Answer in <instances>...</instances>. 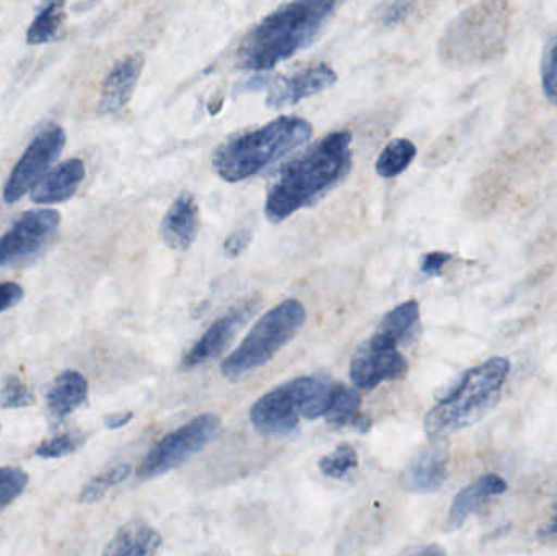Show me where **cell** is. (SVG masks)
Listing matches in <instances>:
<instances>
[{
  "mask_svg": "<svg viewBox=\"0 0 557 556\" xmlns=\"http://www.w3.org/2000/svg\"><path fill=\"white\" fill-rule=\"evenodd\" d=\"M352 134L336 131L285 163L271 186L267 215L282 222L339 185L352 166Z\"/></svg>",
  "mask_w": 557,
  "mask_h": 556,
  "instance_id": "6da1fadb",
  "label": "cell"
},
{
  "mask_svg": "<svg viewBox=\"0 0 557 556\" xmlns=\"http://www.w3.org/2000/svg\"><path fill=\"white\" fill-rule=\"evenodd\" d=\"M344 0H290L264 16L242 39L237 65L263 72L294 58L318 38Z\"/></svg>",
  "mask_w": 557,
  "mask_h": 556,
  "instance_id": "7a4b0ae2",
  "label": "cell"
},
{
  "mask_svg": "<svg viewBox=\"0 0 557 556\" xmlns=\"http://www.w3.org/2000/svg\"><path fill=\"white\" fill-rule=\"evenodd\" d=\"M311 136L313 126L304 118L281 116L257 129L228 137L215 150L212 165L225 182H242L307 144Z\"/></svg>",
  "mask_w": 557,
  "mask_h": 556,
  "instance_id": "3957f363",
  "label": "cell"
},
{
  "mask_svg": "<svg viewBox=\"0 0 557 556\" xmlns=\"http://www.w3.org/2000/svg\"><path fill=\"white\" fill-rule=\"evenodd\" d=\"M509 371L506 358L490 359L468 371L460 384L429 411L424 423L428 436L445 440L486 417L499 400Z\"/></svg>",
  "mask_w": 557,
  "mask_h": 556,
  "instance_id": "277c9868",
  "label": "cell"
},
{
  "mask_svg": "<svg viewBox=\"0 0 557 556\" xmlns=\"http://www.w3.org/2000/svg\"><path fill=\"white\" fill-rule=\"evenodd\" d=\"M509 5L506 0H481L451 22L441 39V58L451 65L494 61L506 49Z\"/></svg>",
  "mask_w": 557,
  "mask_h": 556,
  "instance_id": "5b68a950",
  "label": "cell"
},
{
  "mask_svg": "<svg viewBox=\"0 0 557 556\" xmlns=\"http://www.w3.org/2000/svg\"><path fill=\"white\" fill-rule=\"evenodd\" d=\"M333 384L317 378H298L268 392L251 408V423L263 436H285L305 420L324 417Z\"/></svg>",
  "mask_w": 557,
  "mask_h": 556,
  "instance_id": "8992f818",
  "label": "cell"
},
{
  "mask_svg": "<svg viewBox=\"0 0 557 556\" xmlns=\"http://www.w3.org/2000/svg\"><path fill=\"white\" fill-rule=\"evenodd\" d=\"M305 307L287 299L271 309L245 336L237 349L222 362L225 378L237 381L247 372L268 365L297 335L305 323Z\"/></svg>",
  "mask_w": 557,
  "mask_h": 556,
  "instance_id": "52a82bcc",
  "label": "cell"
},
{
  "mask_svg": "<svg viewBox=\"0 0 557 556\" xmlns=\"http://www.w3.org/2000/svg\"><path fill=\"white\" fill-rule=\"evenodd\" d=\"M221 431V420L215 415H199L180 430L163 437L144 457L139 467V477L144 480L156 479L170 470L182 466L195 454L201 453Z\"/></svg>",
  "mask_w": 557,
  "mask_h": 556,
  "instance_id": "ba28073f",
  "label": "cell"
},
{
  "mask_svg": "<svg viewBox=\"0 0 557 556\" xmlns=\"http://www.w3.org/2000/svg\"><path fill=\"white\" fill-rule=\"evenodd\" d=\"M398 339L376 329L372 338L356 349L350 362V381L357 388L373 391L383 382L403 379L408 372V361L398 351Z\"/></svg>",
  "mask_w": 557,
  "mask_h": 556,
  "instance_id": "9c48e42d",
  "label": "cell"
},
{
  "mask_svg": "<svg viewBox=\"0 0 557 556\" xmlns=\"http://www.w3.org/2000/svg\"><path fill=\"white\" fill-rule=\"evenodd\" d=\"M65 146V133L59 124H49L29 144L22 159L13 166L5 188L3 199L9 205L22 199L33 186L46 175L49 166L55 162Z\"/></svg>",
  "mask_w": 557,
  "mask_h": 556,
  "instance_id": "30bf717a",
  "label": "cell"
},
{
  "mask_svg": "<svg viewBox=\"0 0 557 556\" xmlns=\"http://www.w3.org/2000/svg\"><path fill=\"white\" fill-rule=\"evenodd\" d=\"M61 224V214L54 209H35L25 212L7 234L0 237V267L23 263L41 254Z\"/></svg>",
  "mask_w": 557,
  "mask_h": 556,
  "instance_id": "8fae6325",
  "label": "cell"
},
{
  "mask_svg": "<svg viewBox=\"0 0 557 556\" xmlns=\"http://www.w3.org/2000/svg\"><path fill=\"white\" fill-rule=\"evenodd\" d=\"M337 75L330 65L320 64L307 71L297 72L288 77H273L270 87H268L267 103L271 108H285L297 104L304 98L313 97L321 94L336 84Z\"/></svg>",
  "mask_w": 557,
  "mask_h": 556,
  "instance_id": "7c38bea8",
  "label": "cell"
},
{
  "mask_svg": "<svg viewBox=\"0 0 557 556\" xmlns=\"http://www.w3.org/2000/svg\"><path fill=\"white\" fill-rule=\"evenodd\" d=\"M258 300H248L237 309L221 317L201 339L196 343L195 348L183 359V369H195L211 359L218 358L224 349L231 345L232 339L237 335L238 330L247 323L257 310Z\"/></svg>",
  "mask_w": 557,
  "mask_h": 556,
  "instance_id": "4fadbf2b",
  "label": "cell"
},
{
  "mask_svg": "<svg viewBox=\"0 0 557 556\" xmlns=\"http://www.w3.org/2000/svg\"><path fill=\"white\" fill-rule=\"evenodd\" d=\"M144 65H146V58L140 52L126 55L113 65L101 87L98 113L116 114L129 103L137 82L143 75Z\"/></svg>",
  "mask_w": 557,
  "mask_h": 556,
  "instance_id": "5bb4252c",
  "label": "cell"
},
{
  "mask_svg": "<svg viewBox=\"0 0 557 556\" xmlns=\"http://www.w3.org/2000/svg\"><path fill=\"white\" fill-rule=\"evenodd\" d=\"M199 231V206L191 193H182L162 221V237L170 248L186 251Z\"/></svg>",
  "mask_w": 557,
  "mask_h": 556,
  "instance_id": "9a60e30c",
  "label": "cell"
},
{
  "mask_svg": "<svg viewBox=\"0 0 557 556\" xmlns=\"http://www.w3.org/2000/svg\"><path fill=\"white\" fill-rule=\"evenodd\" d=\"M85 178V163L81 159L65 160L46 173L32 189V201L38 205H58L69 201Z\"/></svg>",
  "mask_w": 557,
  "mask_h": 556,
  "instance_id": "2e32d148",
  "label": "cell"
},
{
  "mask_svg": "<svg viewBox=\"0 0 557 556\" xmlns=\"http://www.w3.org/2000/svg\"><path fill=\"white\" fill-rule=\"evenodd\" d=\"M448 473V454L442 446L422 449L406 470V485L412 492L434 493L444 485Z\"/></svg>",
  "mask_w": 557,
  "mask_h": 556,
  "instance_id": "e0dca14e",
  "label": "cell"
},
{
  "mask_svg": "<svg viewBox=\"0 0 557 556\" xmlns=\"http://www.w3.org/2000/svg\"><path fill=\"white\" fill-rule=\"evenodd\" d=\"M506 490L507 483L499 475L487 473V475L480 477L476 482L461 490L457 498L454 499V505L448 512V528H461L471 515L483 508L487 499L503 495Z\"/></svg>",
  "mask_w": 557,
  "mask_h": 556,
  "instance_id": "ac0fdd59",
  "label": "cell"
},
{
  "mask_svg": "<svg viewBox=\"0 0 557 556\" xmlns=\"http://www.w3.org/2000/svg\"><path fill=\"white\" fill-rule=\"evenodd\" d=\"M88 384L77 371H65L54 379L46 392V405L49 413L58 420H64L72 411L87 401Z\"/></svg>",
  "mask_w": 557,
  "mask_h": 556,
  "instance_id": "d6986e66",
  "label": "cell"
},
{
  "mask_svg": "<svg viewBox=\"0 0 557 556\" xmlns=\"http://www.w3.org/2000/svg\"><path fill=\"white\" fill-rule=\"evenodd\" d=\"M162 545V538L156 529L144 521H133L123 526L113 541L104 548V555L149 556L156 555Z\"/></svg>",
  "mask_w": 557,
  "mask_h": 556,
  "instance_id": "ffe728a7",
  "label": "cell"
},
{
  "mask_svg": "<svg viewBox=\"0 0 557 556\" xmlns=\"http://www.w3.org/2000/svg\"><path fill=\"white\" fill-rule=\"evenodd\" d=\"M360 397L356 388L346 387V385L334 384L333 394H331L330 407H327L324 420L334 427H356L360 433H367L370 430L369 418L359 413Z\"/></svg>",
  "mask_w": 557,
  "mask_h": 556,
  "instance_id": "44dd1931",
  "label": "cell"
},
{
  "mask_svg": "<svg viewBox=\"0 0 557 556\" xmlns=\"http://www.w3.org/2000/svg\"><path fill=\"white\" fill-rule=\"evenodd\" d=\"M65 18V0H42L35 20L26 32L29 46L45 45L51 41Z\"/></svg>",
  "mask_w": 557,
  "mask_h": 556,
  "instance_id": "7402d4cb",
  "label": "cell"
},
{
  "mask_svg": "<svg viewBox=\"0 0 557 556\" xmlns=\"http://www.w3.org/2000/svg\"><path fill=\"white\" fill-rule=\"evenodd\" d=\"M416 153H418V149L411 140L393 139L376 159V173L383 178H395L411 165Z\"/></svg>",
  "mask_w": 557,
  "mask_h": 556,
  "instance_id": "603a6c76",
  "label": "cell"
},
{
  "mask_svg": "<svg viewBox=\"0 0 557 556\" xmlns=\"http://www.w3.org/2000/svg\"><path fill=\"white\" fill-rule=\"evenodd\" d=\"M419 325V304L408 300L401 306L395 307L392 312L383 317L376 329L395 336L399 343L408 342L409 336L414 335Z\"/></svg>",
  "mask_w": 557,
  "mask_h": 556,
  "instance_id": "cb8c5ba5",
  "label": "cell"
},
{
  "mask_svg": "<svg viewBox=\"0 0 557 556\" xmlns=\"http://www.w3.org/2000/svg\"><path fill=\"white\" fill-rule=\"evenodd\" d=\"M129 472L131 467L126 466V464H121V466L113 467V469L100 473V475L95 477L91 482H88L87 485L84 486L78 502L85 503V505H91V503L100 502V499L107 495L108 490H111L113 486L120 485L121 482H124V480L127 479V475H129Z\"/></svg>",
  "mask_w": 557,
  "mask_h": 556,
  "instance_id": "d4e9b609",
  "label": "cell"
},
{
  "mask_svg": "<svg viewBox=\"0 0 557 556\" xmlns=\"http://www.w3.org/2000/svg\"><path fill=\"white\" fill-rule=\"evenodd\" d=\"M357 467V453L350 444L343 443L320 460V470L330 479H343Z\"/></svg>",
  "mask_w": 557,
  "mask_h": 556,
  "instance_id": "484cf974",
  "label": "cell"
},
{
  "mask_svg": "<svg viewBox=\"0 0 557 556\" xmlns=\"http://www.w3.org/2000/svg\"><path fill=\"white\" fill-rule=\"evenodd\" d=\"M85 444V436L78 431L61 434V436L52 437L46 441L36 449V456L41 459H61V457L71 456L77 453Z\"/></svg>",
  "mask_w": 557,
  "mask_h": 556,
  "instance_id": "4316f807",
  "label": "cell"
},
{
  "mask_svg": "<svg viewBox=\"0 0 557 556\" xmlns=\"http://www.w3.org/2000/svg\"><path fill=\"white\" fill-rule=\"evenodd\" d=\"M28 486V473L16 467L0 469V512L23 495Z\"/></svg>",
  "mask_w": 557,
  "mask_h": 556,
  "instance_id": "83f0119b",
  "label": "cell"
},
{
  "mask_svg": "<svg viewBox=\"0 0 557 556\" xmlns=\"http://www.w3.org/2000/svg\"><path fill=\"white\" fill-rule=\"evenodd\" d=\"M35 397L18 378H7L0 387V408L3 410H18L32 407Z\"/></svg>",
  "mask_w": 557,
  "mask_h": 556,
  "instance_id": "f1b7e54d",
  "label": "cell"
},
{
  "mask_svg": "<svg viewBox=\"0 0 557 556\" xmlns=\"http://www.w3.org/2000/svg\"><path fill=\"white\" fill-rule=\"evenodd\" d=\"M542 82L546 97L557 107V35L549 39L543 54Z\"/></svg>",
  "mask_w": 557,
  "mask_h": 556,
  "instance_id": "f546056e",
  "label": "cell"
},
{
  "mask_svg": "<svg viewBox=\"0 0 557 556\" xmlns=\"http://www.w3.org/2000/svg\"><path fill=\"white\" fill-rule=\"evenodd\" d=\"M25 296V291L16 283L0 284V313L18 306Z\"/></svg>",
  "mask_w": 557,
  "mask_h": 556,
  "instance_id": "4dcf8cb0",
  "label": "cell"
},
{
  "mask_svg": "<svg viewBox=\"0 0 557 556\" xmlns=\"http://www.w3.org/2000/svg\"><path fill=\"white\" fill-rule=\"evenodd\" d=\"M251 238H253V234H251L250 228H242V231L234 232V234L225 240V254L232 258L240 257V255L247 250L248 245H250Z\"/></svg>",
  "mask_w": 557,
  "mask_h": 556,
  "instance_id": "1f68e13d",
  "label": "cell"
},
{
  "mask_svg": "<svg viewBox=\"0 0 557 556\" xmlns=\"http://www.w3.org/2000/svg\"><path fill=\"white\" fill-rule=\"evenodd\" d=\"M450 258L451 255L444 254V251H432V254L425 255L422 258V273L431 277L441 276L442 270L450 261Z\"/></svg>",
  "mask_w": 557,
  "mask_h": 556,
  "instance_id": "d6a6232c",
  "label": "cell"
},
{
  "mask_svg": "<svg viewBox=\"0 0 557 556\" xmlns=\"http://www.w3.org/2000/svg\"><path fill=\"white\" fill-rule=\"evenodd\" d=\"M409 0H395L392 5L383 13V22L398 23L399 20L405 18L406 13L409 12Z\"/></svg>",
  "mask_w": 557,
  "mask_h": 556,
  "instance_id": "836d02e7",
  "label": "cell"
},
{
  "mask_svg": "<svg viewBox=\"0 0 557 556\" xmlns=\"http://www.w3.org/2000/svg\"><path fill=\"white\" fill-rule=\"evenodd\" d=\"M133 418L134 413H131V411L110 415V417L104 418V427H107L108 430H120V428L126 427Z\"/></svg>",
  "mask_w": 557,
  "mask_h": 556,
  "instance_id": "e575fe53",
  "label": "cell"
},
{
  "mask_svg": "<svg viewBox=\"0 0 557 556\" xmlns=\"http://www.w3.org/2000/svg\"><path fill=\"white\" fill-rule=\"evenodd\" d=\"M540 535H542L543 541L557 542V512L555 515V518H553L552 521H549L548 524H546L545 528L542 529Z\"/></svg>",
  "mask_w": 557,
  "mask_h": 556,
  "instance_id": "d590c367",
  "label": "cell"
}]
</instances>
